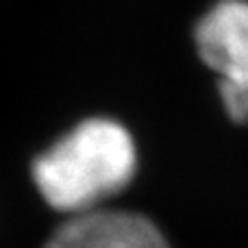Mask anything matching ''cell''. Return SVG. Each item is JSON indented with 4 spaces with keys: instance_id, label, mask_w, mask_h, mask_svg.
Segmentation results:
<instances>
[{
    "instance_id": "7a4b0ae2",
    "label": "cell",
    "mask_w": 248,
    "mask_h": 248,
    "mask_svg": "<svg viewBox=\"0 0 248 248\" xmlns=\"http://www.w3.org/2000/svg\"><path fill=\"white\" fill-rule=\"evenodd\" d=\"M201 59L220 77V96L235 122H248V2L220 0L196 26Z\"/></svg>"
},
{
    "instance_id": "3957f363",
    "label": "cell",
    "mask_w": 248,
    "mask_h": 248,
    "mask_svg": "<svg viewBox=\"0 0 248 248\" xmlns=\"http://www.w3.org/2000/svg\"><path fill=\"white\" fill-rule=\"evenodd\" d=\"M44 248H170V244L146 216L98 207L70 216Z\"/></svg>"
},
{
    "instance_id": "6da1fadb",
    "label": "cell",
    "mask_w": 248,
    "mask_h": 248,
    "mask_svg": "<svg viewBox=\"0 0 248 248\" xmlns=\"http://www.w3.org/2000/svg\"><path fill=\"white\" fill-rule=\"evenodd\" d=\"M135 174V146L113 120L81 122L33 163V181L57 211L77 216L98 209Z\"/></svg>"
}]
</instances>
